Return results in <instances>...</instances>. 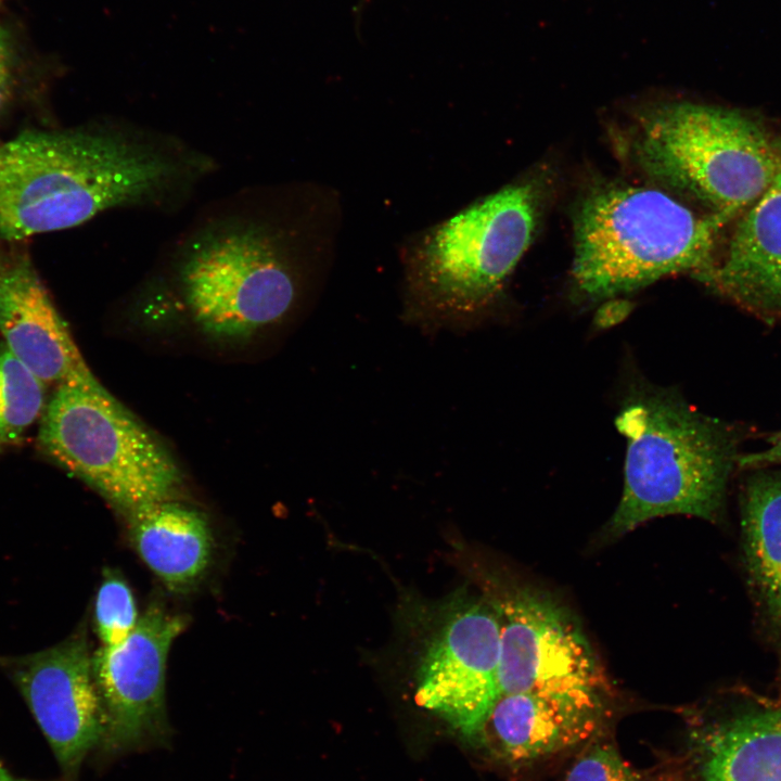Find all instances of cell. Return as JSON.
Masks as SVG:
<instances>
[{
    "mask_svg": "<svg viewBox=\"0 0 781 781\" xmlns=\"http://www.w3.org/2000/svg\"><path fill=\"white\" fill-rule=\"evenodd\" d=\"M216 169L181 138L121 118L26 130L0 148V239L71 229L112 209L172 212Z\"/></svg>",
    "mask_w": 781,
    "mask_h": 781,
    "instance_id": "cell-1",
    "label": "cell"
},
{
    "mask_svg": "<svg viewBox=\"0 0 781 781\" xmlns=\"http://www.w3.org/2000/svg\"><path fill=\"white\" fill-rule=\"evenodd\" d=\"M287 193L257 187L221 199L167 249L179 294L206 334L246 338L297 304L307 235Z\"/></svg>",
    "mask_w": 781,
    "mask_h": 781,
    "instance_id": "cell-2",
    "label": "cell"
},
{
    "mask_svg": "<svg viewBox=\"0 0 781 781\" xmlns=\"http://www.w3.org/2000/svg\"><path fill=\"white\" fill-rule=\"evenodd\" d=\"M627 439L624 490L607 524L624 535L664 515L714 520L738 457L730 433L678 394L633 385L616 418Z\"/></svg>",
    "mask_w": 781,
    "mask_h": 781,
    "instance_id": "cell-3",
    "label": "cell"
},
{
    "mask_svg": "<svg viewBox=\"0 0 781 781\" xmlns=\"http://www.w3.org/2000/svg\"><path fill=\"white\" fill-rule=\"evenodd\" d=\"M725 219L699 216L657 189L612 185L591 193L575 222L573 280L590 299L626 294L680 272L713 268Z\"/></svg>",
    "mask_w": 781,
    "mask_h": 781,
    "instance_id": "cell-4",
    "label": "cell"
},
{
    "mask_svg": "<svg viewBox=\"0 0 781 781\" xmlns=\"http://www.w3.org/2000/svg\"><path fill=\"white\" fill-rule=\"evenodd\" d=\"M635 155L653 179L697 200L727 220L771 184L781 142L747 115L714 105L670 102L640 117Z\"/></svg>",
    "mask_w": 781,
    "mask_h": 781,
    "instance_id": "cell-5",
    "label": "cell"
},
{
    "mask_svg": "<svg viewBox=\"0 0 781 781\" xmlns=\"http://www.w3.org/2000/svg\"><path fill=\"white\" fill-rule=\"evenodd\" d=\"M538 209L533 184H511L426 234L408 270L420 320L460 325L489 306L528 248Z\"/></svg>",
    "mask_w": 781,
    "mask_h": 781,
    "instance_id": "cell-6",
    "label": "cell"
},
{
    "mask_svg": "<svg viewBox=\"0 0 781 781\" xmlns=\"http://www.w3.org/2000/svg\"><path fill=\"white\" fill-rule=\"evenodd\" d=\"M39 445L125 515L172 499L181 484L171 453L103 386H57Z\"/></svg>",
    "mask_w": 781,
    "mask_h": 781,
    "instance_id": "cell-7",
    "label": "cell"
},
{
    "mask_svg": "<svg viewBox=\"0 0 781 781\" xmlns=\"http://www.w3.org/2000/svg\"><path fill=\"white\" fill-rule=\"evenodd\" d=\"M491 605L499 623L500 694H548L603 704L606 686L597 658L562 606L526 588H514Z\"/></svg>",
    "mask_w": 781,
    "mask_h": 781,
    "instance_id": "cell-8",
    "label": "cell"
},
{
    "mask_svg": "<svg viewBox=\"0 0 781 781\" xmlns=\"http://www.w3.org/2000/svg\"><path fill=\"white\" fill-rule=\"evenodd\" d=\"M184 626L182 617L151 606L124 642L92 655L105 714L100 744L105 752L129 751L165 734L167 656Z\"/></svg>",
    "mask_w": 781,
    "mask_h": 781,
    "instance_id": "cell-9",
    "label": "cell"
},
{
    "mask_svg": "<svg viewBox=\"0 0 781 781\" xmlns=\"http://www.w3.org/2000/svg\"><path fill=\"white\" fill-rule=\"evenodd\" d=\"M64 772L100 746L105 714L84 633L18 657L1 658Z\"/></svg>",
    "mask_w": 781,
    "mask_h": 781,
    "instance_id": "cell-10",
    "label": "cell"
},
{
    "mask_svg": "<svg viewBox=\"0 0 781 781\" xmlns=\"http://www.w3.org/2000/svg\"><path fill=\"white\" fill-rule=\"evenodd\" d=\"M499 662V623L492 605L461 609L427 650L417 703L475 737L500 695Z\"/></svg>",
    "mask_w": 781,
    "mask_h": 781,
    "instance_id": "cell-11",
    "label": "cell"
},
{
    "mask_svg": "<svg viewBox=\"0 0 781 781\" xmlns=\"http://www.w3.org/2000/svg\"><path fill=\"white\" fill-rule=\"evenodd\" d=\"M0 334L44 384L102 386L26 258L0 264Z\"/></svg>",
    "mask_w": 781,
    "mask_h": 781,
    "instance_id": "cell-12",
    "label": "cell"
},
{
    "mask_svg": "<svg viewBox=\"0 0 781 781\" xmlns=\"http://www.w3.org/2000/svg\"><path fill=\"white\" fill-rule=\"evenodd\" d=\"M604 712L567 696L500 694L476 735L507 764L529 766L582 746L602 729Z\"/></svg>",
    "mask_w": 781,
    "mask_h": 781,
    "instance_id": "cell-13",
    "label": "cell"
},
{
    "mask_svg": "<svg viewBox=\"0 0 781 781\" xmlns=\"http://www.w3.org/2000/svg\"><path fill=\"white\" fill-rule=\"evenodd\" d=\"M702 280L746 306L781 310V165L743 212L722 259Z\"/></svg>",
    "mask_w": 781,
    "mask_h": 781,
    "instance_id": "cell-14",
    "label": "cell"
},
{
    "mask_svg": "<svg viewBox=\"0 0 781 781\" xmlns=\"http://www.w3.org/2000/svg\"><path fill=\"white\" fill-rule=\"evenodd\" d=\"M131 541L149 568L169 588L196 584L213 556V537L202 513L172 499L126 514Z\"/></svg>",
    "mask_w": 781,
    "mask_h": 781,
    "instance_id": "cell-15",
    "label": "cell"
},
{
    "mask_svg": "<svg viewBox=\"0 0 781 781\" xmlns=\"http://www.w3.org/2000/svg\"><path fill=\"white\" fill-rule=\"evenodd\" d=\"M700 781H781V708L741 713L695 741Z\"/></svg>",
    "mask_w": 781,
    "mask_h": 781,
    "instance_id": "cell-16",
    "label": "cell"
},
{
    "mask_svg": "<svg viewBox=\"0 0 781 781\" xmlns=\"http://www.w3.org/2000/svg\"><path fill=\"white\" fill-rule=\"evenodd\" d=\"M742 533L756 597L769 623L781 632V472L758 473L747 482Z\"/></svg>",
    "mask_w": 781,
    "mask_h": 781,
    "instance_id": "cell-17",
    "label": "cell"
},
{
    "mask_svg": "<svg viewBox=\"0 0 781 781\" xmlns=\"http://www.w3.org/2000/svg\"><path fill=\"white\" fill-rule=\"evenodd\" d=\"M44 383L0 345V448L20 439L41 414Z\"/></svg>",
    "mask_w": 781,
    "mask_h": 781,
    "instance_id": "cell-18",
    "label": "cell"
},
{
    "mask_svg": "<svg viewBox=\"0 0 781 781\" xmlns=\"http://www.w3.org/2000/svg\"><path fill=\"white\" fill-rule=\"evenodd\" d=\"M94 616L98 636L105 646L124 642L139 622L130 588L112 572L105 574L99 588Z\"/></svg>",
    "mask_w": 781,
    "mask_h": 781,
    "instance_id": "cell-19",
    "label": "cell"
},
{
    "mask_svg": "<svg viewBox=\"0 0 781 781\" xmlns=\"http://www.w3.org/2000/svg\"><path fill=\"white\" fill-rule=\"evenodd\" d=\"M564 781H649L622 756L601 730L587 741Z\"/></svg>",
    "mask_w": 781,
    "mask_h": 781,
    "instance_id": "cell-20",
    "label": "cell"
},
{
    "mask_svg": "<svg viewBox=\"0 0 781 781\" xmlns=\"http://www.w3.org/2000/svg\"><path fill=\"white\" fill-rule=\"evenodd\" d=\"M16 61L17 47L14 35L0 20V112L13 92Z\"/></svg>",
    "mask_w": 781,
    "mask_h": 781,
    "instance_id": "cell-21",
    "label": "cell"
},
{
    "mask_svg": "<svg viewBox=\"0 0 781 781\" xmlns=\"http://www.w3.org/2000/svg\"><path fill=\"white\" fill-rule=\"evenodd\" d=\"M737 462L741 468H763L781 464V432L772 437L766 449L743 454L737 459Z\"/></svg>",
    "mask_w": 781,
    "mask_h": 781,
    "instance_id": "cell-22",
    "label": "cell"
},
{
    "mask_svg": "<svg viewBox=\"0 0 781 781\" xmlns=\"http://www.w3.org/2000/svg\"><path fill=\"white\" fill-rule=\"evenodd\" d=\"M0 781H34L14 776L0 763Z\"/></svg>",
    "mask_w": 781,
    "mask_h": 781,
    "instance_id": "cell-23",
    "label": "cell"
},
{
    "mask_svg": "<svg viewBox=\"0 0 781 781\" xmlns=\"http://www.w3.org/2000/svg\"><path fill=\"white\" fill-rule=\"evenodd\" d=\"M3 142L0 140V148L2 146Z\"/></svg>",
    "mask_w": 781,
    "mask_h": 781,
    "instance_id": "cell-24",
    "label": "cell"
},
{
    "mask_svg": "<svg viewBox=\"0 0 781 781\" xmlns=\"http://www.w3.org/2000/svg\"><path fill=\"white\" fill-rule=\"evenodd\" d=\"M2 1H3V0H0V3H1Z\"/></svg>",
    "mask_w": 781,
    "mask_h": 781,
    "instance_id": "cell-25",
    "label": "cell"
}]
</instances>
